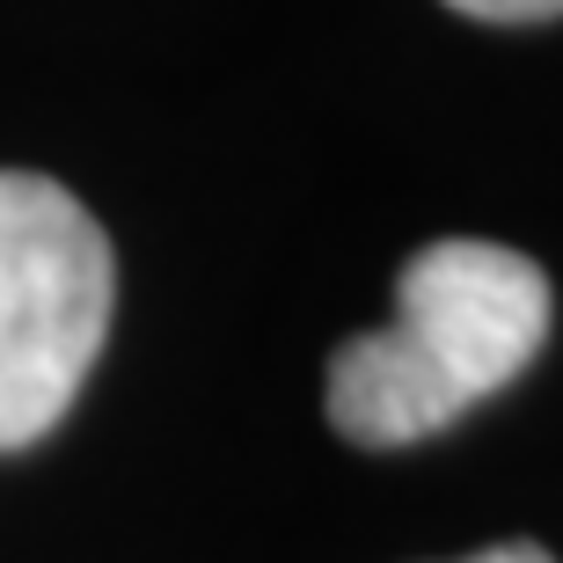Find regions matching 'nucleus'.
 Returning <instances> with one entry per match:
<instances>
[{
  "instance_id": "f03ea898",
  "label": "nucleus",
  "mask_w": 563,
  "mask_h": 563,
  "mask_svg": "<svg viewBox=\"0 0 563 563\" xmlns=\"http://www.w3.org/2000/svg\"><path fill=\"white\" fill-rule=\"evenodd\" d=\"M118 308L103 220L37 168H0V454L74 410Z\"/></svg>"
},
{
  "instance_id": "20e7f679",
  "label": "nucleus",
  "mask_w": 563,
  "mask_h": 563,
  "mask_svg": "<svg viewBox=\"0 0 563 563\" xmlns=\"http://www.w3.org/2000/svg\"><path fill=\"white\" fill-rule=\"evenodd\" d=\"M461 563H556L542 542H498V549H476V556H461Z\"/></svg>"
},
{
  "instance_id": "7ed1b4c3",
  "label": "nucleus",
  "mask_w": 563,
  "mask_h": 563,
  "mask_svg": "<svg viewBox=\"0 0 563 563\" xmlns=\"http://www.w3.org/2000/svg\"><path fill=\"white\" fill-rule=\"evenodd\" d=\"M468 22H556L563 0H446Z\"/></svg>"
},
{
  "instance_id": "f257e3e1",
  "label": "nucleus",
  "mask_w": 563,
  "mask_h": 563,
  "mask_svg": "<svg viewBox=\"0 0 563 563\" xmlns=\"http://www.w3.org/2000/svg\"><path fill=\"white\" fill-rule=\"evenodd\" d=\"M549 322L556 292L534 256L468 234L424 242L396 272V322L330 352L322 410L352 446H418L512 388Z\"/></svg>"
}]
</instances>
